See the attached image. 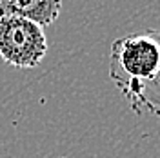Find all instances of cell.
Returning <instances> with one entry per match:
<instances>
[{
	"mask_svg": "<svg viewBox=\"0 0 160 158\" xmlns=\"http://www.w3.org/2000/svg\"><path fill=\"white\" fill-rule=\"evenodd\" d=\"M62 13V0H0V15L28 18L48 27Z\"/></svg>",
	"mask_w": 160,
	"mask_h": 158,
	"instance_id": "cell-3",
	"label": "cell"
},
{
	"mask_svg": "<svg viewBox=\"0 0 160 158\" xmlns=\"http://www.w3.org/2000/svg\"><path fill=\"white\" fill-rule=\"evenodd\" d=\"M48 55L44 27L22 17L0 15V60L17 69H33Z\"/></svg>",
	"mask_w": 160,
	"mask_h": 158,
	"instance_id": "cell-2",
	"label": "cell"
},
{
	"mask_svg": "<svg viewBox=\"0 0 160 158\" xmlns=\"http://www.w3.org/2000/svg\"><path fill=\"white\" fill-rule=\"evenodd\" d=\"M160 66V44L151 35L135 33L120 37L111 44L109 78L131 104L142 84L149 82Z\"/></svg>",
	"mask_w": 160,
	"mask_h": 158,
	"instance_id": "cell-1",
	"label": "cell"
},
{
	"mask_svg": "<svg viewBox=\"0 0 160 158\" xmlns=\"http://www.w3.org/2000/svg\"><path fill=\"white\" fill-rule=\"evenodd\" d=\"M151 35H153V37L157 38V42L160 44V27L158 29H151ZM129 107L133 109V113H137V115L148 111L149 115L160 118V66H158L157 75H155L149 82H146V84L140 86L138 93H137L135 100L129 104Z\"/></svg>",
	"mask_w": 160,
	"mask_h": 158,
	"instance_id": "cell-4",
	"label": "cell"
}]
</instances>
